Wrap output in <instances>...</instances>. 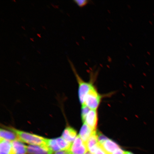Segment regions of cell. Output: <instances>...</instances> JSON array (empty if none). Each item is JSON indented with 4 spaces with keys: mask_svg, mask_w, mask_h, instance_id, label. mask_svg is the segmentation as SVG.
Masks as SVG:
<instances>
[{
    "mask_svg": "<svg viewBox=\"0 0 154 154\" xmlns=\"http://www.w3.org/2000/svg\"><path fill=\"white\" fill-rule=\"evenodd\" d=\"M18 136L19 140L31 145H47V138L37 135L25 132L14 128H8Z\"/></svg>",
    "mask_w": 154,
    "mask_h": 154,
    "instance_id": "obj_1",
    "label": "cell"
},
{
    "mask_svg": "<svg viewBox=\"0 0 154 154\" xmlns=\"http://www.w3.org/2000/svg\"><path fill=\"white\" fill-rule=\"evenodd\" d=\"M68 61L71 68L75 75L77 81L79 84V97L80 103L82 105L84 104L85 98L86 96L89 92L90 90L94 86L91 82H84L80 78V77L74 65L73 64L72 61L69 59Z\"/></svg>",
    "mask_w": 154,
    "mask_h": 154,
    "instance_id": "obj_2",
    "label": "cell"
},
{
    "mask_svg": "<svg viewBox=\"0 0 154 154\" xmlns=\"http://www.w3.org/2000/svg\"><path fill=\"white\" fill-rule=\"evenodd\" d=\"M101 100V97L94 86L85 98L84 104L91 109L97 108Z\"/></svg>",
    "mask_w": 154,
    "mask_h": 154,
    "instance_id": "obj_3",
    "label": "cell"
},
{
    "mask_svg": "<svg viewBox=\"0 0 154 154\" xmlns=\"http://www.w3.org/2000/svg\"><path fill=\"white\" fill-rule=\"evenodd\" d=\"M68 151L71 154H85L88 152V150L86 143L78 135Z\"/></svg>",
    "mask_w": 154,
    "mask_h": 154,
    "instance_id": "obj_4",
    "label": "cell"
},
{
    "mask_svg": "<svg viewBox=\"0 0 154 154\" xmlns=\"http://www.w3.org/2000/svg\"><path fill=\"white\" fill-rule=\"evenodd\" d=\"M53 153L47 145L27 146V154H53Z\"/></svg>",
    "mask_w": 154,
    "mask_h": 154,
    "instance_id": "obj_5",
    "label": "cell"
},
{
    "mask_svg": "<svg viewBox=\"0 0 154 154\" xmlns=\"http://www.w3.org/2000/svg\"><path fill=\"white\" fill-rule=\"evenodd\" d=\"M84 123H86L92 130L96 131L97 124V114L96 110L91 109Z\"/></svg>",
    "mask_w": 154,
    "mask_h": 154,
    "instance_id": "obj_6",
    "label": "cell"
},
{
    "mask_svg": "<svg viewBox=\"0 0 154 154\" xmlns=\"http://www.w3.org/2000/svg\"><path fill=\"white\" fill-rule=\"evenodd\" d=\"M100 145L107 154H112L120 148L118 144L109 138Z\"/></svg>",
    "mask_w": 154,
    "mask_h": 154,
    "instance_id": "obj_7",
    "label": "cell"
},
{
    "mask_svg": "<svg viewBox=\"0 0 154 154\" xmlns=\"http://www.w3.org/2000/svg\"><path fill=\"white\" fill-rule=\"evenodd\" d=\"M96 131L92 130L86 123H84L79 135L82 138L83 141L86 143L87 141Z\"/></svg>",
    "mask_w": 154,
    "mask_h": 154,
    "instance_id": "obj_8",
    "label": "cell"
},
{
    "mask_svg": "<svg viewBox=\"0 0 154 154\" xmlns=\"http://www.w3.org/2000/svg\"><path fill=\"white\" fill-rule=\"evenodd\" d=\"M12 154H27V146L19 140L11 142Z\"/></svg>",
    "mask_w": 154,
    "mask_h": 154,
    "instance_id": "obj_9",
    "label": "cell"
},
{
    "mask_svg": "<svg viewBox=\"0 0 154 154\" xmlns=\"http://www.w3.org/2000/svg\"><path fill=\"white\" fill-rule=\"evenodd\" d=\"M77 132L74 128L67 127L63 132L62 137L66 141L72 143L77 137Z\"/></svg>",
    "mask_w": 154,
    "mask_h": 154,
    "instance_id": "obj_10",
    "label": "cell"
},
{
    "mask_svg": "<svg viewBox=\"0 0 154 154\" xmlns=\"http://www.w3.org/2000/svg\"><path fill=\"white\" fill-rule=\"evenodd\" d=\"M86 144L88 151L91 154H93L99 144L98 143L97 134L96 131L94 133L87 141Z\"/></svg>",
    "mask_w": 154,
    "mask_h": 154,
    "instance_id": "obj_11",
    "label": "cell"
},
{
    "mask_svg": "<svg viewBox=\"0 0 154 154\" xmlns=\"http://www.w3.org/2000/svg\"><path fill=\"white\" fill-rule=\"evenodd\" d=\"M1 139H3L12 142L14 140H19L18 136L12 131L1 129L0 130Z\"/></svg>",
    "mask_w": 154,
    "mask_h": 154,
    "instance_id": "obj_12",
    "label": "cell"
},
{
    "mask_svg": "<svg viewBox=\"0 0 154 154\" xmlns=\"http://www.w3.org/2000/svg\"><path fill=\"white\" fill-rule=\"evenodd\" d=\"M0 154H12L11 142L1 139Z\"/></svg>",
    "mask_w": 154,
    "mask_h": 154,
    "instance_id": "obj_13",
    "label": "cell"
},
{
    "mask_svg": "<svg viewBox=\"0 0 154 154\" xmlns=\"http://www.w3.org/2000/svg\"><path fill=\"white\" fill-rule=\"evenodd\" d=\"M56 140L61 151L69 150L72 144L63 139L62 137L56 138Z\"/></svg>",
    "mask_w": 154,
    "mask_h": 154,
    "instance_id": "obj_14",
    "label": "cell"
},
{
    "mask_svg": "<svg viewBox=\"0 0 154 154\" xmlns=\"http://www.w3.org/2000/svg\"><path fill=\"white\" fill-rule=\"evenodd\" d=\"M47 146L53 152L61 151V150L57 145L56 140L55 139H48Z\"/></svg>",
    "mask_w": 154,
    "mask_h": 154,
    "instance_id": "obj_15",
    "label": "cell"
},
{
    "mask_svg": "<svg viewBox=\"0 0 154 154\" xmlns=\"http://www.w3.org/2000/svg\"><path fill=\"white\" fill-rule=\"evenodd\" d=\"M90 110V108L85 105L84 104L82 105V118L83 122L84 123L85 121L87 115Z\"/></svg>",
    "mask_w": 154,
    "mask_h": 154,
    "instance_id": "obj_16",
    "label": "cell"
},
{
    "mask_svg": "<svg viewBox=\"0 0 154 154\" xmlns=\"http://www.w3.org/2000/svg\"><path fill=\"white\" fill-rule=\"evenodd\" d=\"M74 2L79 7H83L87 5L90 1L88 0H75Z\"/></svg>",
    "mask_w": 154,
    "mask_h": 154,
    "instance_id": "obj_17",
    "label": "cell"
},
{
    "mask_svg": "<svg viewBox=\"0 0 154 154\" xmlns=\"http://www.w3.org/2000/svg\"><path fill=\"white\" fill-rule=\"evenodd\" d=\"M97 136L98 143L100 145H102L106 140L108 139L105 136L103 135V134L100 133L97 134Z\"/></svg>",
    "mask_w": 154,
    "mask_h": 154,
    "instance_id": "obj_18",
    "label": "cell"
},
{
    "mask_svg": "<svg viewBox=\"0 0 154 154\" xmlns=\"http://www.w3.org/2000/svg\"><path fill=\"white\" fill-rule=\"evenodd\" d=\"M92 154H107L99 144V146L96 149L94 152Z\"/></svg>",
    "mask_w": 154,
    "mask_h": 154,
    "instance_id": "obj_19",
    "label": "cell"
},
{
    "mask_svg": "<svg viewBox=\"0 0 154 154\" xmlns=\"http://www.w3.org/2000/svg\"><path fill=\"white\" fill-rule=\"evenodd\" d=\"M125 152H126V151H124V150L120 148L112 154H125Z\"/></svg>",
    "mask_w": 154,
    "mask_h": 154,
    "instance_id": "obj_20",
    "label": "cell"
},
{
    "mask_svg": "<svg viewBox=\"0 0 154 154\" xmlns=\"http://www.w3.org/2000/svg\"><path fill=\"white\" fill-rule=\"evenodd\" d=\"M54 154H71V153L68 150H65V151H61L56 152Z\"/></svg>",
    "mask_w": 154,
    "mask_h": 154,
    "instance_id": "obj_21",
    "label": "cell"
},
{
    "mask_svg": "<svg viewBox=\"0 0 154 154\" xmlns=\"http://www.w3.org/2000/svg\"><path fill=\"white\" fill-rule=\"evenodd\" d=\"M125 154H134L132 153L131 152H125Z\"/></svg>",
    "mask_w": 154,
    "mask_h": 154,
    "instance_id": "obj_22",
    "label": "cell"
},
{
    "mask_svg": "<svg viewBox=\"0 0 154 154\" xmlns=\"http://www.w3.org/2000/svg\"><path fill=\"white\" fill-rule=\"evenodd\" d=\"M85 154H91V153L90 152H87Z\"/></svg>",
    "mask_w": 154,
    "mask_h": 154,
    "instance_id": "obj_23",
    "label": "cell"
}]
</instances>
